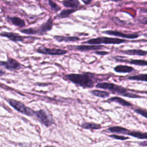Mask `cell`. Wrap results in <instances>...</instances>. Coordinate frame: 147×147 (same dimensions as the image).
<instances>
[{"label": "cell", "mask_w": 147, "mask_h": 147, "mask_svg": "<svg viewBox=\"0 0 147 147\" xmlns=\"http://www.w3.org/2000/svg\"><path fill=\"white\" fill-rule=\"evenodd\" d=\"M123 96L125 97H128V98H143L141 96H140L137 94H133V93H131V92H127L126 94H125Z\"/></svg>", "instance_id": "obj_28"}, {"label": "cell", "mask_w": 147, "mask_h": 147, "mask_svg": "<svg viewBox=\"0 0 147 147\" xmlns=\"http://www.w3.org/2000/svg\"><path fill=\"white\" fill-rule=\"evenodd\" d=\"M109 137L113 138L114 139H116V140H126L127 139L129 138V137H126L125 136H120V135H117V134H110L108 136Z\"/></svg>", "instance_id": "obj_26"}, {"label": "cell", "mask_w": 147, "mask_h": 147, "mask_svg": "<svg viewBox=\"0 0 147 147\" xmlns=\"http://www.w3.org/2000/svg\"><path fill=\"white\" fill-rule=\"evenodd\" d=\"M108 130L111 133H115L118 134H126L128 133L130 130H128L126 128L119 126H111L108 128Z\"/></svg>", "instance_id": "obj_16"}, {"label": "cell", "mask_w": 147, "mask_h": 147, "mask_svg": "<svg viewBox=\"0 0 147 147\" xmlns=\"http://www.w3.org/2000/svg\"><path fill=\"white\" fill-rule=\"evenodd\" d=\"M63 5L65 7H69L74 9H77L80 5V2L78 0H68L63 1L62 2Z\"/></svg>", "instance_id": "obj_19"}, {"label": "cell", "mask_w": 147, "mask_h": 147, "mask_svg": "<svg viewBox=\"0 0 147 147\" xmlns=\"http://www.w3.org/2000/svg\"><path fill=\"white\" fill-rule=\"evenodd\" d=\"M121 61H125L131 64H134L136 65L140 66H147V61L144 60H139V59H130L129 61L126 60H121Z\"/></svg>", "instance_id": "obj_23"}, {"label": "cell", "mask_w": 147, "mask_h": 147, "mask_svg": "<svg viewBox=\"0 0 147 147\" xmlns=\"http://www.w3.org/2000/svg\"><path fill=\"white\" fill-rule=\"evenodd\" d=\"M53 26V20L52 17H50L48 20L42 25L38 27L34 28H30L28 29H21L20 32L22 33L26 34H37V35H44L47 32L51 30Z\"/></svg>", "instance_id": "obj_2"}, {"label": "cell", "mask_w": 147, "mask_h": 147, "mask_svg": "<svg viewBox=\"0 0 147 147\" xmlns=\"http://www.w3.org/2000/svg\"><path fill=\"white\" fill-rule=\"evenodd\" d=\"M7 102L13 108L23 114L29 117H32L35 114V111L30 107L26 106L20 101H17L12 99H7Z\"/></svg>", "instance_id": "obj_5"}, {"label": "cell", "mask_w": 147, "mask_h": 147, "mask_svg": "<svg viewBox=\"0 0 147 147\" xmlns=\"http://www.w3.org/2000/svg\"><path fill=\"white\" fill-rule=\"evenodd\" d=\"M142 12H144V13H147V9H143L142 10Z\"/></svg>", "instance_id": "obj_34"}, {"label": "cell", "mask_w": 147, "mask_h": 147, "mask_svg": "<svg viewBox=\"0 0 147 147\" xmlns=\"http://www.w3.org/2000/svg\"><path fill=\"white\" fill-rule=\"evenodd\" d=\"M65 79L84 88L93 87L95 83L92 79V74L90 73L67 74L65 76Z\"/></svg>", "instance_id": "obj_1"}, {"label": "cell", "mask_w": 147, "mask_h": 147, "mask_svg": "<svg viewBox=\"0 0 147 147\" xmlns=\"http://www.w3.org/2000/svg\"><path fill=\"white\" fill-rule=\"evenodd\" d=\"M127 135L130 136L131 137H133L140 140H147V132L129 130Z\"/></svg>", "instance_id": "obj_17"}, {"label": "cell", "mask_w": 147, "mask_h": 147, "mask_svg": "<svg viewBox=\"0 0 147 147\" xmlns=\"http://www.w3.org/2000/svg\"><path fill=\"white\" fill-rule=\"evenodd\" d=\"M114 71L119 73H130L135 71L134 68L132 67L125 65H118L114 68Z\"/></svg>", "instance_id": "obj_14"}, {"label": "cell", "mask_w": 147, "mask_h": 147, "mask_svg": "<svg viewBox=\"0 0 147 147\" xmlns=\"http://www.w3.org/2000/svg\"><path fill=\"white\" fill-rule=\"evenodd\" d=\"M34 115L37 120L46 127H49L53 123V120L52 116L48 114V113L42 109L35 111Z\"/></svg>", "instance_id": "obj_6"}, {"label": "cell", "mask_w": 147, "mask_h": 147, "mask_svg": "<svg viewBox=\"0 0 147 147\" xmlns=\"http://www.w3.org/2000/svg\"><path fill=\"white\" fill-rule=\"evenodd\" d=\"M134 112H136V113L142 115V117L146 118L147 119V110H144L141 108H137L134 110Z\"/></svg>", "instance_id": "obj_27"}, {"label": "cell", "mask_w": 147, "mask_h": 147, "mask_svg": "<svg viewBox=\"0 0 147 147\" xmlns=\"http://www.w3.org/2000/svg\"><path fill=\"white\" fill-rule=\"evenodd\" d=\"M81 127L85 129H91V130H98L102 127V126L98 123H95L92 122H84L81 125Z\"/></svg>", "instance_id": "obj_20"}, {"label": "cell", "mask_w": 147, "mask_h": 147, "mask_svg": "<svg viewBox=\"0 0 147 147\" xmlns=\"http://www.w3.org/2000/svg\"><path fill=\"white\" fill-rule=\"evenodd\" d=\"M90 92L98 97L102 98H105L106 97L109 96L110 93L109 92L105 91H101V90H94L90 91Z\"/></svg>", "instance_id": "obj_22"}, {"label": "cell", "mask_w": 147, "mask_h": 147, "mask_svg": "<svg viewBox=\"0 0 147 147\" xmlns=\"http://www.w3.org/2000/svg\"><path fill=\"white\" fill-rule=\"evenodd\" d=\"M44 147H56V146H51V145H47V146H45Z\"/></svg>", "instance_id": "obj_35"}, {"label": "cell", "mask_w": 147, "mask_h": 147, "mask_svg": "<svg viewBox=\"0 0 147 147\" xmlns=\"http://www.w3.org/2000/svg\"><path fill=\"white\" fill-rule=\"evenodd\" d=\"M82 2L83 3H84L86 5H89L91 2V1H84V0H82Z\"/></svg>", "instance_id": "obj_32"}, {"label": "cell", "mask_w": 147, "mask_h": 147, "mask_svg": "<svg viewBox=\"0 0 147 147\" xmlns=\"http://www.w3.org/2000/svg\"><path fill=\"white\" fill-rule=\"evenodd\" d=\"M36 51L39 53L49 55H61L67 53V51L59 48H49L44 47L36 49Z\"/></svg>", "instance_id": "obj_7"}, {"label": "cell", "mask_w": 147, "mask_h": 147, "mask_svg": "<svg viewBox=\"0 0 147 147\" xmlns=\"http://www.w3.org/2000/svg\"><path fill=\"white\" fill-rule=\"evenodd\" d=\"M138 144L140 146H146L147 147V140L146 141H144L140 142H138Z\"/></svg>", "instance_id": "obj_31"}, {"label": "cell", "mask_w": 147, "mask_h": 147, "mask_svg": "<svg viewBox=\"0 0 147 147\" xmlns=\"http://www.w3.org/2000/svg\"><path fill=\"white\" fill-rule=\"evenodd\" d=\"M127 79L131 80L142 81L147 82V74H141L136 75L130 76L127 78Z\"/></svg>", "instance_id": "obj_21"}, {"label": "cell", "mask_w": 147, "mask_h": 147, "mask_svg": "<svg viewBox=\"0 0 147 147\" xmlns=\"http://www.w3.org/2000/svg\"><path fill=\"white\" fill-rule=\"evenodd\" d=\"M139 22H140L141 24H145V25H147V17H144V18L140 19V20H139Z\"/></svg>", "instance_id": "obj_29"}, {"label": "cell", "mask_w": 147, "mask_h": 147, "mask_svg": "<svg viewBox=\"0 0 147 147\" xmlns=\"http://www.w3.org/2000/svg\"><path fill=\"white\" fill-rule=\"evenodd\" d=\"M144 36H145V37H147V33H145L144 34Z\"/></svg>", "instance_id": "obj_36"}, {"label": "cell", "mask_w": 147, "mask_h": 147, "mask_svg": "<svg viewBox=\"0 0 147 147\" xmlns=\"http://www.w3.org/2000/svg\"><path fill=\"white\" fill-rule=\"evenodd\" d=\"M107 101L109 102H116L123 106H126V107H130L131 106V103H130V102L126 101V100L122 99V98L118 97V96H114L112 98H109Z\"/></svg>", "instance_id": "obj_18"}, {"label": "cell", "mask_w": 147, "mask_h": 147, "mask_svg": "<svg viewBox=\"0 0 147 147\" xmlns=\"http://www.w3.org/2000/svg\"><path fill=\"white\" fill-rule=\"evenodd\" d=\"M76 10H77L76 9V10H74V9H64V10H63L60 12V13L59 14L58 17L60 18H64L68 17L71 14H72L73 13H74Z\"/></svg>", "instance_id": "obj_24"}, {"label": "cell", "mask_w": 147, "mask_h": 147, "mask_svg": "<svg viewBox=\"0 0 147 147\" xmlns=\"http://www.w3.org/2000/svg\"><path fill=\"white\" fill-rule=\"evenodd\" d=\"M48 3L51 7V10L53 12L56 13L58 11H59L61 9L60 6H59L57 3H56L55 2L52 1H49Z\"/></svg>", "instance_id": "obj_25"}, {"label": "cell", "mask_w": 147, "mask_h": 147, "mask_svg": "<svg viewBox=\"0 0 147 147\" xmlns=\"http://www.w3.org/2000/svg\"><path fill=\"white\" fill-rule=\"evenodd\" d=\"M6 20L11 24L18 28H24L25 26V21L18 17H10L7 16Z\"/></svg>", "instance_id": "obj_12"}, {"label": "cell", "mask_w": 147, "mask_h": 147, "mask_svg": "<svg viewBox=\"0 0 147 147\" xmlns=\"http://www.w3.org/2000/svg\"><path fill=\"white\" fill-rule=\"evenodd\" d=\"M5 72H3V71H2V69H1V72H0V74H1V76H2L4 74H5Z\"/></svg>", "instance_id": "obj_33"}, {"label": "cell", "mask_w": 147, "mask_h": 147, "mask_svg": "<svg viewBox=\"0 0 147 147\" xmlns=\"http://www.w3.org/2000/svg\"><path fill=\"white\" fill-rule=\"evenodd\" d=\"M128 42L127 40L125 39H121L118 38H111L106 37H99L95 38L90 39L86 41H84L83 44H88L91 45H97L101 44H119Z\"/></svg>", "instance_id": "obj_3"}, {"label": "cell", "mask_w": 147, "mask_h": 147, "mask_svg": "<svg viewBox=\"0 0 147 147\" xmlns=\"http://www.w3.org/2000/svg\"><path fill=\"white\" fill-rule=\"evenodd\" d=\"M0 64L1 66L10 71L17 70L22 68V65L20 62L11 57H7V61H1Z\"/></svg>", "instance_id": "obj_8"}, {"label": "cell", "mask_w": 147, "mask_h": 147, "mask_svg": "<svg viewBox=\"0 0 147 147\" xmlns=\"http://www.w3.org/2000/svg\"><path fill=\"white\" fill-rule=\"evenodd\" d=\"M53 38L58 42H76L79 41L80 38L76 36H55Z\"/></svg>", "instance_id": "obj_13"}, {"label": "cell", "mask_w": 147, "mask_h": 147, "mask_svg": "<svg viewBox=\"0 0 147 147\" xmlns=\"http://www.w3.org/2000/svg\"><path fill=\"white\" fill-rule=\"evenodd\" d=\"M103 33L111 35V36H114L121 37L122 38H128V39H134V38H137L139 37V34L136 33H131V34H126V33H123L118 31V30H113L103 31Z\"/></svg>", "instance_id": "obj_9"}, {"label": "cell", "mask_w": 147, "mask_h": 147, "mask_svg": "<svg viewBox=\"0 0 147 147\" xmlns=\"http://www.w3.org/2000/svg\"><path fill=\"white\" fill-rule=\"evenodd\" d=\"M68 48L69 49L77 50L79 51H87L92 50H99L105 48V47L102 45H69Z\"/></svg>", "instance_id": "obj_10"}, {"label": "cell", "mask_w": 147, "mask_h": 147, "mask_svg": "<svg viewBox=\"0 0 147 147\" xmlns=\"http://www.w3.org/2000/svg\"><path fill=\"white\" fill-rule=\"evenodd\" d=\"M95 53H96L97 55H107L109 53V52L102 51H96V52H95Z\"/></svg>", "instance_id": "obj_30"}, {"label": "cell", "mask_w": 147, "mask_h": 147, "mask_svg": "<svg viewBox=\"0 0 147 147\" xmlns=\"http://www.w3.org/2000/svg\"><path fill=\"white\" fill-rule=\"evenodd\" d=\"M121 52L128 55H137V56H145L147 55V51H144L142 49H129V50H125V51H122Z\"/></svg>", "instance_id": "obj_15"}, {"label": "cell", "mask_w": 147, "mask_h": 147, "mask_svg": "<svg viewBox=\"0 0 147 147\" xmlns=\"http://www.w3.org/2000/svg\"><path fill=\"white\" fill-rule=\"evenodd\" d=\"M1 36L2 37H5L9 38V40L13 41H23L26 38H31V37H26V36H22L18 33H13V32H1Z\"/></svg>", "instance_id": "obj_11"}, {"label": "cell", "mask_w": 147, "mask_h": 147, "mask_svg": "<svg viewBox=\"0 0 147 147\" xmlns=\"http://www.w3.org/2000/svg\"><path fill=\"white\" fill-rule=\"evenodd\" d=\"M96 87L104 90H107L113 94H117L122 96L128 92L126 88L111 83H98L96 84Z\"/></svg>", "instance_id": "obj_4"}]
</instances>
